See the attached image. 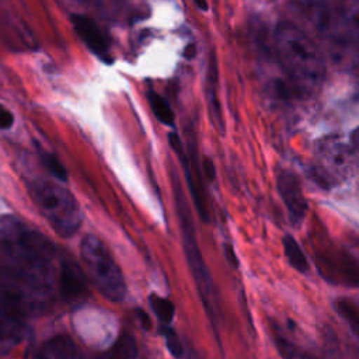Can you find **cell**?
<instances>
[{
  "mask_svg": "<svg viewBox=\"0 0 359 359\" xmlns=\"http://www.w3.org/2000/svg\"><path fill=\"white\" fill-rule=\"evenodd\" d=\"M276 57L287 79L300 93L318 88L325 79V65L314 42L297 25L280 21L273 31Z\"/></svg>",
  "mask_w": 359,
  "mask_h": 359,
  "instance_id": "obj_1",
  "label": "cell"
},
{
  "mask_svg": "<svg viewBox=\"0 0 359 359\" xmlns=\"http://www.w3.org/2000/svg\"><path fill=\"white\" fill-rule=\"evenodd\" d=\"M0 248L13 259L14 266L49 280L53 244L22 219L10 215L0 217Z\"/></svg>",
  "mask_w": 359,
  "mask_h": 359,
  "instance_id": "obj_2",
  "label": "cell"
},
{
  "mask_svg": "<svg viewBox=\"0 0 359 359\" xmlns=\"http://www.w3.org/2000/svg\"><path fill=\"white\" fill-rule=\"evenodd\" d=\"M50 299L46 278L17 266L0 268V303L24 320L42 313Z\"/></svg>",
  "mask_w": 359,
  "mask_h": 359,
  "instance_id": "obj_3",
  "label": "cell"
},
{
  "mask_svg": "<svg viewBox=\"0 0 359 359\" xmlns=\"http://www.w3.org/2000/svg\"><path fill=\"white\" fill-rule=\"evenodd\" d=\"M27 189L41 215L59 236L72 237L79 230L81 210L67 188L50 180L35 178L27 181Z\"/></svg>",
  "mask_w": 359,
  "mask_h": 359,
  "instance_id": "obj_4",
  "label": "cell"
},
{
  "mask_svg": "<svg viewBox=\"0 0 359 359\" xmlns=\"http://www.w3.org/2000/svg\"><path fill=\"white\" fill-rule=\"evenodd\" d=\"M172 187H174V199H175V206H177V212H178V217H180L182 245H184L187 262H188L191 273L195 279V285L198 287V293L203 302V306H205L212 323L216 324L219 314H217V300H216L215 286H213L209 269H208V266L203 261V257L201 254V250L198 247L191 210H189L188 202L184 196V191L181 188V184H180L177 175H174Z\"/></svg>",
  "mask_w": 359,
  "mask_h": 359,
  "instance_id": "obj_5",
  "label": "cell"
},
{
  "mask_svg": "<svg viewBox=\"0 0 359 359\" xmlns=\"http://www.w3.org/2000/svg\"><path fill=\"white\" fill-rule=\"evenodd\" d=\"M81 259L98 292L111 302H121L126 293L123 275L104 243L95 236H86L80 245Z\"/></svg>",
  "mask_w": 359,
  "mask_h": 359,
  "instance_id": "obj_6",
  "label": "cell"
},
{
  "mask_svg": "<svg viewBox=\"0 0 359 359\" xmlns=\"http://www.w3.org/2000/svg\"><path fill=\"white\" fill-rule=\"evenodd\" d=\"M316 265L320 275L332 283L359 287V261L344 250H317Z\"/></svg>",
  "mask_w": 359,
  "mask_h": 359,
  "instance_id": "obj_7",
  "label": "cell"
},
{
  "mask_svg": "<svg viewBox=\"0 0 359 359\" xmlns=\"http://www.w3.org/2000/svg\"><path fill=\"white\" fill-rule=\"evenodd\" d=\"M168 142L170 146L174 149V151L177 153V156L180 157V161L182 164V168L185 171V178H187V184H188V189L191 192V196L194 199V203L196 206L198 215L202 219V222L208 223L210 220V215H209V208H208V202H206V196L202 188V182H201V175H199V168L198 165H195L194 168L189 164V158L184 150V146L181 143L180 136L175 132H171L168 135Z\"/></svg>",
  "mask_w": 359,
  "mask_h": 359,
  "instance_id": "obj_8",
  "label": "cell"
},
{
  "mask_svg": "<svg viewBox=\"0 0 359 359\" xmlns=\"http://www.w3.org/2000/svg\"><path fill=\"white\" fill-rule=\"evenodd\" d=\"M72 24L79 38L97 57L105 62H111L109 38L91 17L83 14H73Z\"/></svg>",
  "mask_w": 359,
  "mask_h": 359,
  "instance_id": "obj_9",
  "label": "cell"
},
{
  "mask_svg": "<svg viewBox=\"0 0 359 359\" xmlns=\"http://www.w3.org/2000/svg\"><path fill=\"white\" fill-rule=\"evenodd\" d=\"M278 192L287 209L290 222L297 226L307 213V201L302 191L297 177L290 171H282L276 180Z\"/></svg>",
  "mask_w": 359,
  "mask_h": 359,
  "instance_id": "obj_10",
  "label": "cell"
},
{
  "mask_svg": "<svg viewBox=\"0 0 359 359\" xmlns=\"http://www.w3.org/2000/svg\"><path fill=\"white\" fill-rule=\"evenodd\" d=\"M57 287L66 303H80L87 297V278L74 261L67 258L62 261Z\"/></svg>",
  "mask_w": 359,
  "mask_h": 359,
  "instance_id": "obj_11",
  "label": "cell"
},
{
  "mask_svg": "<svg viewBox=\"0 0 359 359\" xmlns=\"http://www.w3.org/2000/svg\"><path fill=\"white\" fill-rule=\"evenodd\" d=\"M206 101L209 107V112L212 116L213 125L217 130H223V118L220 111V102L217 97V60L215 53H210L209 65H208V90H206Z\"/></svg>",
  "mask_w": 359,
  "mask_h": 359,
  "instance_id": "obj_12",
  "label": "cell"
},
{
  "mask_svg": "<svg viewBox=\"0 0 359 359\" xmlns=\"http://www.w3.org/2000/svg\"><path fill=\"white\" fill-rule=\"evenodd\" d=\"M25 320L0 303V342L15 344L21 341L25 330Z\"/></svg>",
  "mask_w": 359,
  "mask_h": 359,
  "instance_id": "obj_13",
  "label": "cell"
},
{
  "mask_svg": "<svg viewBox=\"0 0 359 359\" xmlns=\"http://www.w3.org/2000/svg\"><path fill=\"white\" fill-rule=\"evenodd\" d=\"M324 158L328 161V165L338 172H346L351 170V165L353 163V149L351 146L338 143L335 140H331L323 146Z\"/></svg>",
  "mask_w": 359,
  "mask_h": 359,
  "instance_id": "obj_14",
  "label": "cell"
},
{
  "mask_svg": "<svg viewBox=\"0 0 359 359\" xmlns=\"http://www.w3.org/2000/svg\"><path fill=\"white\" fill-rule=\"evenodd\" d=\"M98 359H137V346L135 338L123 331L115 339V342L104 351Z\"/></svg>",
  "mask_w": 359,
  "mask_h": 359,
  "instance_id": "obj_15",
  "label": "cell"
},
{
  "mask_svg": "<svg viewBox=\"0 0 359 359\" xmlns=\"http://www.w3.org/2000/svg\"><path fill=\"white\" fill-rule=\"evenodd\" d=\"M282 243H283V251H285V255H286V259H287L289 265L293 269H296L297 272H302V273L307 272L309 261H307L303 250L297 244V241L292 236L286 234L283 237Z\"/></svg>",
  "mask_w": 359,
  "mask_h": 359,
  "instance_id": "obj_16",
  "label": "cell"
},
{
  "mask_svg": "<svg viewBox=\"0 0 359 359\" xmlns=\"http://www.w3.org/2000/svg\"><path fill=\"white\" fill-rule=\"evenodd\" d=\"M273 341H275V345H276V349H278L279 355L283 359H318L317 356L311 355L310 352L303 351L300 346L293 344L290 339H287L278 330L273 334Z\"/></svg>",
  "mask_w": 359,
  "mask_h": 359,
  "instance_id": "obj_17",
  "label": "cell"
},
{
  "mask_svg": "<svg viewBox=\"0 0 359 359\" xmlns=\"http://www.w3.org/2000/svg\"><path fill=\"white\" fill-rule=\"evenodd\" d=\"M147 100H149V104H150V108H151L154 116L163 125L172 128L174 126V112L170 108L168 102L161 95H158L156 91H151V90L147 91Z\"/></svg>",
  "mask_w": 359,
  "mask_h": 359,
  "instance_id": "obj_18",
  "label": "cell"
},
{
  "mask_svg": "<svg viewBox=\"0 0 359 359\" xmlns=\"http://www.w3.org/2000/svg\"><path fill=\"white\" fill-rule=\"evenodd\" d=\"M337 313L345 320L349 328L359 335V307L349 299H338L334 303Z\"/></svg>",
  "mask_w": 359,
  "mask_h": 359,
  "instance_id": "obj_19",
  "label": "cell"
},
{
  "mask_svg": "<svg viewBox=\"0 0 359 359\" xmlns=\"http://www.w3.org/2000/svg\"><path fill=\"white\" fill-rule=\"evenodd\" d=\"M150 307L163 325H168L172 321L175 307L170 300H167L161 296H157V294H151L150 296Z\"/></svg>",
  "mask_w": 359,
  "mask_h": 359,
  "instance_id": "obj_20",
  "label": "cell"
},
{
  "mask_svg": "<svg viewBox=\"0 0 359 359\" xmlns=\"http://www.w3.org/2000/svg\"><path fill=\"white\" fill-rule=\"evenodd\" d=\"M41 158L43 165L46 167V170L57 180V181H67V171L65 168V165L59 161V158L50 153L46 151H41Z\"/></svg>",
  "mask_w": 359,
  "mask_h": 359,
  "instance_id": "obj_21",
  "label": "cell"
},
{
  "mask_svg": "<svg viewBox=\"0 0 359 359\" xmlns=\"http://www.w3.org/2000/svg\"><path fill=\"white\" fill-rule=\"evenodd\" d=\"M163 337L165 339V345H167L170 353L177 359H182L185 356V349H184L182 342L178 338L177 332L172 328H170L168 325H163Z\"/></svg>",
  "mask_w": 359,
  "mask_h": 359,
  "instance_id": "obj_22",
  "label": "cell"
},
{
  "mask_svg": "<svg viewBox=\"0 0 359 359\" xmlns=\"http://www.w3.org/2000/svg\"><path fill=\"white\" fill-rule=\"evenodd\" d=\"M14 122L13 114L3 105H0V129H8Z\"/></svg>",
  "mask_w": 359,
  "mask_h": 359,
  "instance_id": "obj_23",
  "label": "cell"
},
{
  "mask_svg": "<svg viewBox=\"0 0 359 359\" xmlns=\"http://www.w3.org/2000/svg\"><path fill=\"white\" fill-rule=\"evenodd\" d=\"M349 146L353 149V151H358V153H359V126L355 128V129L351 132Z\"/></svg>",
  "mask_w": 359,
  "mask_h": 359,
  "instance_id": "obj_24",
  "label": "cell"
},
{
  "mask_svg": "<svg viewBox=\"0 0 359 359\" xmlns=\"http://www.w3.org/2000/svg\"><path fill=\"white\" fill-rule=\"evenodd\" d=\"M203 168H205V175L209 180H213L215 178V165H213V163L209 158H206L203 161Z\"/></svg>",
  "mask_w": 359,
  "mask_h": 359,
  "instance_id": "obj_25",
  "label": "cell"
},
{
  "mask_svg": "<svg viewBox=\"0 0 359 359\" xmlns=\"http://www.w3.org/2000/svg\"><path fill=\"white\" fill-rule=\"evenodd\" d=\"M195 55H196V46H195L194 43H188V45L185 46V49H184V56H185V59L191 60V59L195 57Z\"/></svg>",
  "mask_w": 359,
  "mask_h": 359,
  "instance_id": "obj_26",
  "label": "cell"
},
{
  "mask_svg": "<svg viewBox=\"0 0 359 359\" xmlns=\"http://www.w3.org/2000/svg\"><path fill=\"white\" fill-rule=\"evenodd\" d=\"M226 254H227V258H229V261L234 265V266H237L238 265V262H237V259H236V255H234V252H233V248L230 247V245H226Z\"/></svg>",
  "mask_w": 359,
  "mask_h": 359,
  "instance_id": "obj_27",
  "label": "cell"
},
{
  "mask_svg": "<svg viewBox=\"0 0 359 359\" xmlns=\"http://www.w3.org/2000/svg\"><path fill=\"white\" fill-rule=\"evenodd\" d=\"M192 1H194L195 7H196V8H199L201 11H208V8H209V6H208V0H192Z\"/></svg>",
  "mask_w": 359,
  "mask_h": 359,
  "instance_id": "obj_28",
  "label": "cell"
},
{
  "mask_svg": "<svg viewBox=\"0 0 359 359\" xmlns=\"http://www.w3.org/2000/svg\"><path fill=\"white\" fill-rule=\"evenodd\" d=\"M137 316H139V318L142 320V324H143V327H146V328H149L150 327V320H149V317L142 311V310H137Z\"/></svg>",
  "mask_w": 359,
  "mask_h": 359,
  "instance_id": "obj_29",
  "label": "cell"
},
{
  "mask_svg": "<svg viewBox=\"0 0 359 359\" xmlns=\"http://www.w3.org/2000/svg\"><path fill=\"white\" fill-rule=\"evenodd\" d=\"M353 76H355V79H356V81L359 83V63L353 67Z\"/></svg>",
  "mask_w": 359,
  "mask_h": 359,
  "instance_id": "obj_30",
  "label": "cell"
},
{
  "mask_svg": "<svg viewBox=\"0 0 359 359\" xmlns=\"http://www.w3.org/2000/svg\"><path fill=\"white\" fill-rule=\"evenodd\" d=\"M34 359H48V358L45 356V353H43V352H41V353H39V355H36Z\"/></svg>",
  "mask_w": 359,
  "mask_h": 359,
  "instance_id": "obj_31",
  "label": "cell"
},
{
  "mask_svg": "<svg viewBox=\"0 0 359 359\" xmlns=\"http://www.w3.org/2000/svg\"><path fill=\"white\" fill-rule=\"evenodd\" d=\"M74 1H79V3H86V1H88V0H74Z\"/></svg>",
  "mask_w": 359,
  "mask_h": 359,
  "instance_id": "obj_32",
  "label": "cell"
}]
</instances>
